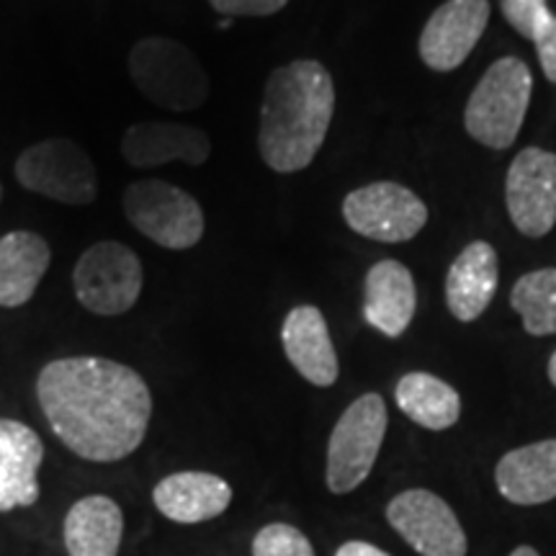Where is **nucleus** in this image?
I'll list each match as a JSON object with an SVG mask.
<instances>
[{
  "instance_id": "obj_1",
  "label": "nucleus",
  "mask_w": 556,
  "mask_h": 556,
  "mask_svg": "<svg viewBox=\"0 0 556 556\" xmlns=\"http://www.w3.org/2000/svg\"><path fill=\"white\" fill-rule=\"evenodd\" d=\"M37 397L52 433L86 462H122L142 446L152 394L135 368L109 358H58L41 368Z\"/></svg>"
},
{
  "instance_id": "obj_2",
  "label": "nucleus",
  "mask_w": 556,
  "mask_h": 556,
  "mask_svg": "<svg viewBox=\"0 0 556 556\" xmlns=\"http://www.w3.org/2000/svg\"><path fill=\"white\" fill-rule=\"evenodd\" d=\"M336 86L317 60H296L276 67L263 90L258 150L276 173L309 168L328 137Z\"/></svg>"
},
{
  "instance_id": "obj_3",
  "label": "nucleus",
  "mask_w": 556,
  "mask_h": 556,
  "mask_svg": "<svg viewBox=\"0 0 556 556\" xmlns=\"http://www.w3.org/2000/svg\"><path fill=\"white\" fill-rule=\"evenodd\" d=\"M129 75L139 93L168 111H197L208 99V78L197 54L168 37L139 39L129 52Z\"/></svg>"
},
{
  "instance_id": "obj_4",
  "label": "nucleus",
  "mask_w": 556,
  "mask_h": 556,
  "mask_svg": "<svg viewBox=\"0 0 556 556\" xmlns=\"http://www.w3.org/2000/svg\"><path fill=\"white\" fill-rule=\"evenodd\" d=\"M533 93L531 70L520 58H503L482 75L471 90L464 127L469 137L490 150H507L523 127Z\"/></svg>"
},
{
  "instance_id": "obj_5",
  "label": "nucleus",
  "mask_w": 556,
  "mask_h": 556,
  "mask_svg": "<svg viewBox=\"0 0 556 556\" xmlns=\"http://www.w3.org/2000/svg\"><path fill=\"white\" fill-rule=\"evenodd\" d=\"M16 178L26 191L70 206L99 199V173L78 142L52 137L31 144L16 157Z\"/></svg>"
},
{
  "instance_id": "obj_6",
  "label": "nucleus",
  "mask_w": 556,
  "mask_h": 556,
  "mask_svg": "<svg viewBox=\"0 0 556 556\" xmlns=\"http://www.w3.org/2000/svg\"><path fill=\"white\" fill-rule=\"evenodd\" d=\"M124 214L139 235L168 250H189L204 238V212L199 201L178 186L148 178L124 191Z\"/></svg>"
},
{
  "instance_id": "obj_7",
  "label": "nucleus",
  "mask_w": 556,
  "mask_h": 556,
  "mask_svg": "<svg viewBox=\"0 0 556 556\" xmlns=\"http://www.w3.org/2000/svg\"><path fill=\"white\" fill-rule=\"evenodd\" d=\"M144 270L135 250L116 240L90 245L73 270V289L88 312L101 317H119L142 294Z\"/></svg>"
},
{
  "instance_id": "obj_8",
  "label": "nucleus",
  "mask_w": 556,
  "mask_h": 556,
  "mask_svg": "<svg viewBox=\"0 0 556 556\" xmlns=\"http://www.w3.org/2000/svg\"><path fill=\"white\" fill-rule=\"evenodd\" d=\"M387 405L381 394L368 392L340 415L328 443V486L336 495L353 492L371 475L384 443Z\"/></svg>"
},
{
  "instance_id": "obj_9",
  "label": "nucleus",
  "mask_w": 556,
  "mask_h": 556,
  "mask_svg": "<svg viewBox=\"0 0 556 556\" xmlns=\"http://www.w3.org/2000/svg\"><path fill=\"white\" fill-rule=\"evenodd\" d=\"M343 219L361 238L405 242L426 227L428 206L405 186L379 180L348 193L343 199Z\"/></svg>"
},
{
  "instance_id": "obj_10",
  "label": "nucleus",
  "mask_w": 556,
  "mask_h": 556,
  "mask_svg": "<svg viewBox=\"0 0 556 556\" xmlns=\"http://www.w3.org/2000/svg\"><path fill=\"white\" fill-rule=\"evenodd\" d=\"M505 204L526 238H546L556 225V155L541 148L520 150L505 180Z\"/></svg>"
},
{
  "instance_id": "obj_11",
  "label": "nucleus",
  "mask_w": 556,
  "mask_h": 556,
  "mask_svg": "<svg viewBox=\"0 0 556 556\" xmlns=\"http://www.w3.org/2000/svg\"><path fill=\"white\" fill-rule=\"evenodd\" d=\"M387 520L420 556H467V533L435 492H400L387 505Z\"/></svg>"
},
{
  "instance_id": "obj_12",
  "label": "nucleus",
  "mask_w": 556,
  "mask_h": 556,
  "mask_svg": "<svg viewBox=\"0 0 556 556\" xmlns=\"http://www.w3.org/2000/svg\"><path fill=\"white\" fill-rule=\"evenodd\" d=\"M490 21V0H446L420 34V58L435 73H451L469 58Z\"/></svg>"
},
{
  "instance_id": "obj_13",
  "label": "nucleus",
  "mask_w": 556,
  "mask_h": 556,
  "mask_svg": "<svg viewBox=\"0 0 556 556\" xmlns=\"http://www.w3.org/2000/svg\"><path fill=\"white\" fill-rule=\"evenodd\" d=\"M212 152L206 131L191 124L173 122H139L124 131L122 157L131 168H160L173 160L191 165H204Z\"/></svg>"
},
{
  "instance_id": "obj_14",
  "label": "nucleus",
  "mask_w": 556,
  "mask_h": 556,
  "mask_svg": "<svg viewBox=\"0 0 556 556\" xmlns=\"http://www.w3.org/2000/svg\"><path fill=\"white\" fill-rule=\"evenodd\" d=\"M281 343L291 366H294L309 384H336L340 374L338 353L330 340L325 315L317 307H312V304H299V307L291 309L287 319H283Z\"/></svg>"
},
{
  "instance_id": "obj_15",
  "label": "nucleus",
  "mask_w": 556,
  "mask_h": 556,
  "mask_svg": "<svg viewBox=\"0 0 556 556\" xmlns=\"http://www.w3.org/2000/svg\"><path fill=\"white\" fill-rule=\"evenodd\" d=\"M41 458V438L24 422L0 417V513L37 503Z\"/></svg>"
},
{
  "instance_id": "obj_16",
  "label": "nucleus",
  "mask_w": 556,
  "mask_h": 556,
  "mask_svg": "<svg viewBox=\"0 0 556 556\" xmlns=\"http://www.w3.org/2000/svg\"><path fill=\"white\" fill-rule=\"evenodd\" d=\"M417 309L415 278L400 261H379L366 274L364 319L387 338L405 336Z\"/></svg>"
},
{
  "instance_id": "obj_17",
  "label": "nucleus",
  "mask_w": 556,
  "mask_h": 556,
  "mask_svg": "<svg viewBox=\"0 0 556 556\" xmlns=\"http://www.w3.org/2000/svg\"><path fill=\"white\" fill-rule=\"evenodd\" d=\"M155 507L176 523H204L232 503V486L208 471H176L160 479L152 492Z\"/></svg>"
},
{
  "instance_id": "obj_18",
  "label": "nucleus",
  "mask_w": 556,
  "mask_h": 556,
  "mask_svg": "<svg viewBox=\"0 0 556 556\" xmlns=\"http://www.w3.org/2000/svg\"><path fill=\"white\" fill-rule=\"evenodd\" d=\"M500 495L513 505H544L556 497V438L520 446L497 462Z\"/></svg>"
},
{
  "instance_id": "obj_19",
  "label": "nucleus",
  "mask_w": 556,
  "mask_h": 556,
  "mask_svg": "<svg viewBox=\"0 0 556 556\" xmlns=\"http://www.w3.org/2000/svg\"><path fill=\"white\" fill-rule=\"evenodd\" d=\"M497 291V253L490 242L475 240L458 253L446 276V307L458 323H475Z\"/></svg>"
},
{
  "instance_id": "obj_20",
  "label": "nucleus",
  "mask_w": 556,
  "mask_h": 556,
  "mask_svg": "<svg viewBox=\"0 0 556 556\" xmlns=\"http://www.w3.org/2000/svg\"><path fill=\"white\" fill-rule=\"evenodd\" d=\"M52 250L29 229H16L0 238V307L16 309L31 302L39 281L50 268Z\"/></svg>"
},
{
  "instance_id": "obj_21",
  "label": "nucleus",
  "mask_w": 556,
  "mask_h": 556,
  "mask_svg": "<svg viewBox=\"0 0 556 556\" xmlns=\"http://www.w3.org/2000/svg\"><path fill=\"white\" fill-rule=\"evenodd\" d=\"M124 536V513L106 495H88L70 507L65 546L70 556H116Z\"/></svg>"
},
{
  "instance_id": "obj_22",
  "label": "nucleus",
  "mask_w": 556,
  "mask_h": 556,
  "mask_svg": "<svg viewBox=\"0 0 556 556\" xmlns=\"http://www.w3.org/2000/svg\"><path fill=\"white\" fill-rule=\"evenodd\" d=\"M394 397L409 420L428 430L456 426L458 415H462V397L456 389L426 371L405 374L394 389Z\"/></svg>"
},
{
  "instance_id": "obj_23",
  "label": "nucleus",
  "mask_w": 556,
  "mask_h": 556,
  "mask_svg": "<svg viewBox=\"0 0 556 556\" xmlns=\"http://www.w3.org/2000/svg\"><path fill=\"white\" fill-rule=\"evenodd\" d=\"M513 309L523 317L528 336L556 332V268H539L520 276L510 291Z\"/></svg>"
},
{
  "instance_id": "obj_24",
  "label": "nucleus",
  "mask_w": 556,
  "mask_h": 556,
  "mask_svg": "<svg viewBox=\"0 0 556 556\" xmlns=\"http://www.w3.org/2000/svg\"><path fill=\"white\" fill-rule=\"evenodd\" d=\"M253 556H315V548L299 528L270 523L255 533Z\"/></svg>"
},
{
  "instance_id": "obj_25",
  "label": "nucleus",
  "mask_w": 556,
  "mask_h": 556,
  "mask_svg": "<svg viewBox=\"0 0 556 556\" xmlns=\"http://www.w3.org/2000/svg\"><path fill=\"white\" fill-rule=\"evenodd\" d=\"M500 9L507 24L516 29L520 37L536 41V37L544 31V26L552 21L554 13L548 11L546 0H500Z\"/></svg>"
},
{
  "instance_id": "obj_26",
  "label": "nucleus",
  "mask_w": 556,
  "mask_h": 556,
  "mask_svg": "<svg viewBox=\"0 0 556 556\" xmlns=\"http://www.w3.org/2000/svg\"><path fill=\"white\" fill-rule=\"evenodd\" d=\"M214 11L225 18L238 16H274L289 3V0H208Z\"/></svg>"
},
{
  "instance_id": "obj_27",
  "label": "nucleus",
  "mask_w": 556,
  "mask_h": 556,
  "mask_svg": "<svg viewBox=\"0 0 556 556\" xmlns=\"http://www.w3.org/2000/svg\"><path fill=\"white\" fill-rule=\"evenodd\" d=\"M533 45H536L541 70H544L548 80L556 83V16H552V21L544 26V31L539 34Z\"/></svg>"
},
{
  "instance_id": "obj_28",
  "label": "nucleus",
  "mask_w": 556,
  "mask_h": 556,
  "mask_svg": "<svg viewBox=\"0 0 556 556\" xmlns=\"http://www.w3.org/2000/svg\"><path fill=\"white\" fill-rule=\"evenodd\" d=\"M336 556H392V554L381 552L379 546L366 544V541H348V544L338 548Z\"/></svg>"
},
{
  "instance_id": "obj_29",
  "label": "nucleus",
  "mask_w": 556,
  "mask_h": 556,
  "mask_svg": "<svg viewBox=\"0 0 556 556\" xmlns=\"http://www.w3.org/2000/svg\"><path fill=\"white\" fill-rule=\"evenodd\" d=\"M510 556H539V552L533 546H518Z\"/></svg>"
},
{
  "instance_id": "obj_30",
  "label": "nucleus",
  "mask_w": 556,
  "mask_h": 556,
  "mask_svg": "<svg viewBox=\"0 0 556 556\" xmlns=\"http://www.w3.org/2000/svg\"><path fill=\"white\" fill-rule=\"evenodd\" d=\"M548 379H552V384L556 387V351L552 353V358H548Z\"/></svg>"
},
{
  "instance_id": "obj_31",
  "label": "nucleus",
  "mask_w": 556,
  "mask_h": 556,
  "mask_svg": "<svg viewBox=\"0 0 556 556\" xmlns=\"http://www.w3.org/2000/svg\"><path fill=\"white\" fill-rule=\"evenodd\" d=\"M0 197H3V191H0Z\"/></svg>"
}]
</instances>
